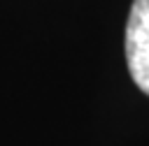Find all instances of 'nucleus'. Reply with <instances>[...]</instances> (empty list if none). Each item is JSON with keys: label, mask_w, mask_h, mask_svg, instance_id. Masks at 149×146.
I'll list each match as a JSON object with an SVG mask.
<instances>
[{"label": "nucleus", "mask_w": 149, "mask_h": 146, "mask_svg": "<svg viewBox=\"0 0 149 146\" xmlns=\"http://www.w3.org/2000/svg\"><path fill=\"white\" fill-rule=\"evenodd\" d=\"M126 60L135 86L149 95V0H133L126 23Z\"/></svg>", "instance_id": "nucleus-1"}]
</instances>
